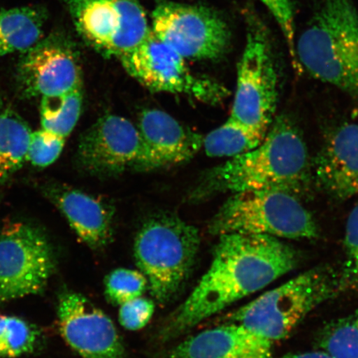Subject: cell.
<instances>
[{"mask_svg": "<svg viewBox=\"0 0 358 358\" xmlns=\"http://www.w3.org/2000/svg\"><path fill=\"white\" fill-rule=\"evenodd\" d=\"M46 16L40 8H17L0 13V57L25 52L41 40Z\"/></svg>", "mask_w": 358, "mask_h": 358, "instance_id": "19", "label": "cell"}, {"mask_svg": "<svg viewBox=\"0 0 358 358\" xmlns=\"http://www.w3.org/2000/svg\"><path fill=\"white\" fill-rule=\"evenodd\" d=\"M299 261L297 250L275 237L219 236L211 265L189 296L165 322L160 338L168 341L185 334L288 274Z\"/></svg>", "mask_w": 358, "mask_h": 358, "instance_id": "1", "label": "cell"}, {"mask_svg": "<svg viewBox=\"0 0 358 358\" xmlns=\"http://www.w3.org/2000/svg\"><path fill=\"white\" fill-rule=\"evenodd\" d=\"M48 194L88 248L100 250L110 243L114 213L108 205L95 196L66 187L53 186Z\"/></svg>", "mask_w": 358, "mask_h": 358, "instance_id": "17", "label": "cell"}, {"mask_svg": "<svg viewBox=\"0 0 358 358\" xmlns=\"http://www.w3.org/2000/svg\"><path fill=\"white\" fill-rule=\"evenodd\" d=\"M265 136L229 118L203 137V147L210 157L231 159L253 150Z\"/></svg>", "mask_w": 358, "mask_h": 358, "instance_id": "22", "label": "cell"}, {"mask_svg": "<svg viewBox=\"0 0 358 358\" xmlns=\"http://www.w3.org/2000/svg\"><path fill=\"white\" fill-rule=\"evenodd\" d=\"M261 2L267 8L277 24L279 25L282 34L286 40L288 49L294 62L296 61L295 57V27L292 3L290 0H261Z\"/></svg>", "mask_w": 358, "mask_h": 358, "instance_id": "29", "label": "cell"}, {"mask_svg": "<svg viewBox=\"0 0 358 358\" xmlns=\"http://www.w3.org/2000/svg\"><path fill=\"white\" fill-rule=\"evenodd\" d=\"M55 268L52 246L39 228L22 222L0 227V304L43 293Z\"/></svg>", "mask_w": 358, "mask_h": 358, "instance_id": "8", "label": "cell"}, {"mask_svg": "<svg viewBox=\"0 0 358 358\" xmlns=\"http://www.w3.org/2000/svg\"><path fill=\"white\" fill-rule=\"evenodd\" d=\"M155 306L151 299L138 297L120 306L119 320L125 329L140 330L145 327L154 315Z\"/></svg>", "mask_w": 358, "mask_h": 358, "instance_id": "28", "label": "cell"}, {"mask_svg": "<svg viewBox=\"0 0 358 358\" xmlns=\"http://www.w3.org/2000/svg\"><path fill=\"white\" fill-rule=\"evenodd\" d=\"M167 358H274L272 342L243 326L229 323L183 340Z\"/></svg>", "mask_w": 358, "mask_h": 358, "instance_id": "16", "label": "cell"}, {"mask_svg": "<svg viewBox=\"0 0 358 358\" xmlns=\"http://www.w3.org/2000/svg\"><path fill=\"white\" fill-rule=\"evenodd\" d=\"M200 245L199 230L171 214L157 215L141 227L134 255L152 296L166 303L190 275Z\"/></svg>", "mask_w": 358, "mask_h": 358, "instance_id": "5", "label": "cell"}, {"mask_svg": "<svg viewBox=\"0 0 358 358\" xmlns=\"http://www.w3.org/2000/svg\"><path fill=\"white\" fill-rule=\"evenodd\" d=\"M344 261L339 270L343 292L358 291V204L348 217L345 236H344Z\"/></svg>", "mask_w": 358, "mask_h": 358, "instance_id": "26", "label": "cell"}, {"mask_svg": "<svg viewBox=\"0 0 358 358\" xmlns=\"http://www.w3.org/2000/svg\"><path fill=\"white\" fill-rule=\"evenodd\" d=\"M317 346L333 358H358V313L326 325Z\"/></svg>", "mask_w": 358, "mask_h": 358, "instance_id": "24", "label": "cell"}, {"mask_svg": "<svg viewBox=\"0 0 358 358\" xmlns=\"http://www.w3.org/2000/svg\"><path fill=\"white\" fill-rule=\"evenodd\" d=\"M57 315L66 343L83 358H128L110 317L83 294L65 290L58 297Z\"/></svg>", "mask_w": 358, "mask_h": 358, "instance_id": "14", "label": "cell"}, {"mask_svg": "<svg viewBox=\"0 0 358 358\" xmlns=\"http://www.w3.org/2000/svg\"><path fill=\"white\" fill-rule=\"evenodd\" d=\"M313 78L358 101V12L352 0H323L295 43Z\"/></svg>", "mask_w": 358, "mask_h": 358, "instance_id": "3", "label": "cell"}, {"mask_svg": "<svg viewBox=\"0 0 358 358\" xmlns=\"http://www.w3.org/2000/svg\"><path fill=\"white\" fill-rule=\"evenodd\" d=\"M77 162L84 172L97 177L160 169L137 125L115 115L103 116L80 136Z\"/></svg>", "mask_w": 358, "mask_h": 358, "instance_id": "9", "label": "cell"}, {"mask_svg": "<svg viewBox=\"0 0 358 358\" xmlns=\"http://www.w3.org/2000/svg\"><path fill=\"white\" fill-rule=\"evenodd\" d=\"M137 127L160 168L185 163L203 147L201 134L160 110L142 112Z\"/></svg>", "mask_w": 358, "mask_h": 358, "instance_id": "18", "label": "cell"}, {"mask_svg": "<svg viewBox=\"0 0 358 358\" xmlns=\"http://www.w3.org/2000/svg\"><path fill=\"white\" fill-rule=\"evenodd\" d=\"M16 82L24 97L62 95L83 87L82 71L73 46L60 35L41 39L22 53Z\"/></svg>", "mask_w": 358, "mask_h": 358, "instance_id": "13", "label": "cell"}, {"mask_svg": "<svg viewBox=\"0 0 358 358\" xmlns=\"http://www.w3.org/2000/svg\"><path fill=\"white\" fill-rule=\"evenodd\" d=\"M313 185L312 162L302 134L292 120L278 117L261 144L204 173L190 199L259 190L283 191L301 199Z\"/></svg>", "mask_w": 358, "mask_h": 358, "instance_id": "2", "label": "cell"}, {"mask_svg": "<svg viewBox=\"0 0 358 358\" xmlns=\"http://www.w3.org/2000/svg\"><path fill=\"white\" fill-rule=\"evenodd\" d=\"M37 326L21 317L0 313V358H17L33 353L41 338Z\"/></svg>", "mask_w": 358, "mask_h": 358, "instance_id": "23", "label": "cell"}, {"mask_svg": "<svg viewBox=\"0 0 358 358\" xmlns=\"http://www.w3.org/2000/svg\"><path fill=\"white\" fill-rule=\"evenodd\" d=\"M119 59L127 73L151 92L183 94L210 103L220 101L227 93L213 80L192 74L185 58L151 30L137 47Z\"/></svg>", "mask_w": 358, "mask_h": 358, "instance_id": "12", "label": "cell"}, {"mask_svg": "<svg viewBox=\"0 0 358 358\" xmlns=\"http://www.w3.org/2000/svg\"><path fill=\"white\" fill-rule=\"evenodd\" d=\"M151 31L185 59H218L231 43L229 27L217 13L189 4L159 1Z\"/></svg>", "mask_w": 358, "mask_h": 358, "instance_id": "11", "label": "cell"}, {"mask_svg": "<svg viewBox=\"0 0 358 358\" xmlns=\"http://www.w3.org/2000/svg\"><path fill=\"white\" fill-rule=\"evenodd\" d=\"M147 288L145 276L131 268H116L105 280L106 298L118 306L141 297Z\"/></svg>", "mask_w": 358, "mask_h": 358, "instance_id": "25", "label": "cell"}, {"mask_svg": "<svg viewBox=\"0 0 358 358\" xmlns=\"http://www.w3.org/2000/svg\"><path fill=\"white\" fill-rule=\"evenodd\" d=\"M282 358H333L328 353L322 350H316L312 352H301V353H290L284 356Z\"/></svg>", "mask_w": 358, "mask_h": 358, "instance_id": "30", "label": "cell"}, {"mask_svg": "<svg viewBox=\"0 0 358 358\" xmlns=\"http://www.w3.org/2000/svg\"><path fill=\"white\" fill-rule=\"evenodd\" d=\"M213 235H266L278 239L312 240L320 231L301 199L289 192L259 190L231 194L209 223Z\"/></svg>", "mask_w": 358, "mask_h": 358, "instance_id": "6", "label": "cell"}, {"mask_svg": "<svg viewBox=\"0 0 358 358\" xmlns=\"http://www.w3.org/2000/svg\"><path fill=\"white\" fill-rule=\"evenodd\" d=\"M31 134L25 120L8 102L0 100V183L24 164Z\"/></svg>", "mask_w": 358, "mask_h": 358, "instance_id": "20", "label": "cell"}, {"mask_svg": "<svg viewBox=\"0 0 358 358\" xmlns=\"http://www.w3.org/2000/svg\"><path fill=\"white\" fill-rule=\"evenodd\" d=\"M315 185L337 201L358 194V124L343 123L327 134L312 162Z\"/></svg>", "mask_w": 358, "mask_h": 358, "instance_id": "15", "label": "cell"}, {"mask_svg": "<svg viewBox=\"0 0 358 358\" xmlns=\"http://www.w3.org/2000/svg\"><path fill=\"white\" fill-rule=\"evenodd\" d=\"M246 22L245 44L229 118L266 136L274 122L278 75L265 25L253 13Z\"/></svg>", "mask_w": 358, "mask_h": 358, "instance_id": "7", "label": "cell"}, {"mask_svg": "<svg viewBox=\"0 0 358 358\" xmlns=\"http://www.w3.org/2000/svg\"><path fill=\"white\" fill-rule=\"evenodd\" d=\"M78 34L105 57H122L150 29L138 0H65Z\"/></svg>", "mask_w": 358, "mask_h": 358, "instance_id": "10", "label": "cell"}, {"mask_svg": "<svg viewBox=\"0 0 358 358\" xmlns=\"http://www.w3.org/2000/svg\"><path fill=\"white\" fill-rule=\"evenodd\" d=\"M65 138L39 129L31 134L26 159L37 167H48L59 158Z\"/></svg>", "mask_w": 358, "mask_h": 358, "instance_id": "27", "label": "cell"}, {"mask_svg": "<svg viewBox=\"0 0 358 358\" xmlns=\"http://www.w3.org/2000/svg\"><path fill=\"white\" fill-rule=\"evenodd\" d=\"M343 292L339 271L317 266L238 308L228 321L272 343L279 341L317 307Z\"/></svg>", "mask_w": 358, "mask_h": 358, "instance_id": "4", "label": "cell"}, {"mask_svg": "<svg viewBox=\"0 0 358 358\" xmlns=\"http://www.w3.org/2000/svg\"><path fill=\"white\" fill-rule=\"evenodd\" d=\"M83 101V87L62 95L42 97L40 106L42 129L66 138L78 122Z\"/></svg>", "mask_w": 358, "mask_h": 358, "instance_id": "21", "label": "cell"}]
</instances>
